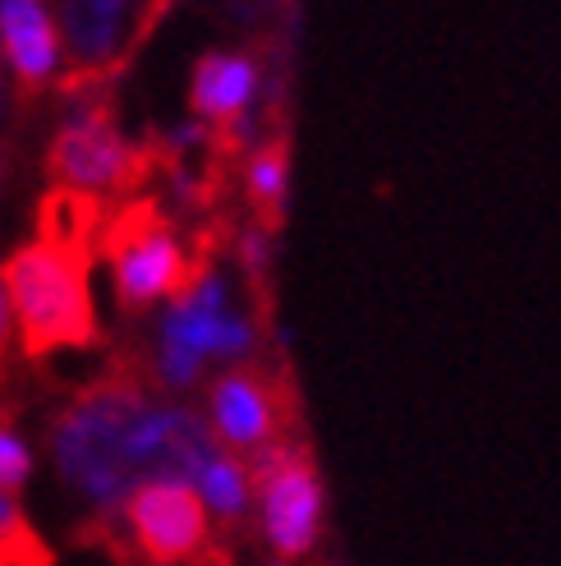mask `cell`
Segmentation results:
<instances>
[{
  "mask_svg": "<svg viewBox=\"0 0 561 566\" xmlns=\"http://www.w3.org/2000/svg\"><path fill=\"white\" fill-rule=\"evenodd\" d=\"M254 470V512L258 530L280 562H299L318 548L327 521V489L322 474L304 447L276 442L263 457L248 461Z\"/></svg>",
  "mask_w": 561,
  "mask_h": 566,
  "instance_id": "277c9868",
  "label": "cell"
},
{
  "mask_svg": "<svg viewBox=\"0 0 561 566\" xmlns=\"http://www.w3.org/2000/svg\"><path fill=\"white\" fill-rule=\"evenodd\" d=\"M10 116H14V93H10V78L0 70V134L10 129Z\"/></svg>",
  "mask_w": 561,
  "mask_h": 566,
  "instance_id": "e0dca14e",
  "label": "cell"
},
{
  "mask_svg": "<svg viewBox=\"0 0 561 566\" xmlns=\"http://www.w3.org/2000/svg\"><path fill=\"white\" fill-rule=\"evenodd\" d=\"M240 268L248 276H267L272 272V259H276V240H272V226H248V231L240 235Z\"/></svg>",
  "mask_w": 561,
  "mask_h": 566,
  "instance_id": "9a60e30c",
  "label": "cell"
},
{
  "mask_svg": "<svg viewBox=\"0 0 561 566\" xmlns=\"http://www.w3.org/2000/svg\"><path fill=\"white\" fill-rule=\"evenodd\" d=\"M216 451L208 415L166 401L134 378L83 387L51 423L61 484L106 521L148 484H193Z\"/></svg>",
  "mask_w": 561,
  "mask_h": 566,
  "instance_id": "6da1fadb",
  "label": "cell"
},
{
  "mask_svg": "<svg viewBox=\"0 0 561 566\" xmlns=\"http://www.w3.org/2000/svg\"><path fill=\"white\" fill-rule=\"evenodd\" d=\"M65 97H70V116L55 129L51 153H46V171L55 189L97 198V203L106 193H125L144 176L148 157L120 134L116 116H110V106L97 88H65Z\"/></svg>",
  "mask_w": 561,
  "mask_h": 566,
  "instance_id": "3957f363",
  "label": "cell"
},
{
  "mask_svg": "<svg viewBox=\"0 0 561 566\" xmlns=\"http://www.w3.org/2000/svg\"><path fill=\"white\" fill-rule=\"evenodd\" d=\"M263 97V65L248 51H208L189 74V106L193 120L208 129H235L254 120Z\"/></svg>",
  "mask_w": 561,
  "mask_h": 566,
  "instance_id": "30bf717a",
  "label": "cell"
},
{
  "mask_svg": "<svg viewBox=\"0 0 561 566\" xmlns=\"http://www.w3.org/2000/svg\"><path fill=\"white\" fill-rule=\"evenodd\" d=\"M0 61L10 65L19 88H46L65 65L55 10L38 6V0H0Z\"/></svg>",
  "mask_w": 561,
  "mask_h": 566,
  "instance_id": "8fae6325",
  "label": "cell"
},
{
  "mask_svg": "<svg viewBox=\"0 0 561 566\" xmlns=\"http://www.w3.org/2000/svg\"><path fill=\"white\" fill-rule=\"evenodd\" d=\"M88 259H93V249L42 235V231L38 240L19 244L6 259L0 281H6L14 327L28 355H51V350L97 342Z\"/></svg>",
  "mask_w": 561,
  "mask_h": 566,
  "instance_id": "7a4b0ae2",
  "label": "cell"
},
{
  "mask_svg": "<svg viewBox=\"0 0 561 566\" xmlns=\"http://www.w3.org/2000/svg\"><path fill=\"white\" fill-rule=\"evenodd\" d=\"M161 6H129V0H70L55 10L65 42L70 74L61 88H102L152 33Z\"/></svg>",
  "mask_w": 561,
  "mask_h": 566,
  "instance_id": "52a82bcc",
  "label": "cell"
},
{
  "mask_svg": "<svg viewBox=\"0 0 561 566\" xmlns=\"http://www.w3.org/2000/svg\"><path fill=\"white\" fill-rule=\"evenodd\" d=\"M208 429L231 457H263L267 447H276L280 429L272 387L248 369L216 374L208 387Z\"/></svg>",
  "mask_w": 561,
  "mask_h": 566,
  "instance_id": "9c48e42d",
  "label": "cell"
},
{
  "mask_svg": "<svg viewBox=\"0 0 561 566\" xmlns=\"http://www.w3.org/2000/svg\"><path fill=\"white\" fill-rule=\"evenodd\" d=\"M10 332H14V308H10V295H6V281H0V350H6Z\"/></svg>",
  "mask_w": 561,
  "mask_h": 566,
  "instance_id": "2e32d148",
  "label": "cell"
},
{
  "mask_svg": "<svg viewBox=\"0 0 561 566\" xmlns=\"http://www.w3.org/2000/svg\"><path fill=\"white\" fill-rule=\"evenodd\" d=\"M134 548L144 553L152 566H180L193 562L208 548L212 516L193 484H148L138 489L125 512H120Z\"/></svg>",
  "mask_w": 561,
  "mask_h": 566,
  "instance_id": "ba28073f",
  "label": "cell"
},
{
  "mask_svg": "<svg viewBox=\"0 0 561 566\" xmlns=\"http://www.w3.org/2000/svg\"><path fill=\"white\" fill-rule=\"evenodd\" d=\"M193 493L203 497L212 521L235 525V521H244L248 512H254V470H248L244 457L216 451V457L199 470V479H193Z\"/></svg>",
  "mask_w": 561,
  "mask_h": 566,
  "instance_id": "7c38bea8",
  "label": "cell"
},
{
  "mask_svg": "<svg viewBox=\"0 0 561 566\" xmlns=\"http://www.w3.org/2000/svg\"><path fill=\"white\" fill-rule=\"evenodd\" d=\"M102 249L110 259V281H116V295L125 308L171 304L199 272L184 240L152 208H129L125 217L106 221Z\"/></svg>",
  "mask_w": 561,
  "mask_h": 566,
  "instance_id": "5b68a950",
  "label": "cell"
},
{
  "mask_svg": "<svg viewBox=\"0 0 561 566\" xmlns=\"http://www.w3.org/2000/svg\"><path fill=\"white\" fill-rule=\"evenodd\" d=\"M267 566H295V562H280V557H272V562H267Z\"/></svg>",
  "mask_w": 561,
  "mask_h": 566,
  "instance_id": "ac0fdd59",
  "label": "cell"
},
{
  "mask_svg": "<svg viewBox=\"0 0 561 566\" xmlns=\"http://www.w3.org/2000/svg\"><path fill=\"white\" fill-rule=\"evenodd\" d=\"M157 350H180L199 364H240L258 350V323L235 308L231 281L221 268H199L184 295L166 304L161 327H157Z\"/></svg>",
  "mask_w": 561,
  "mask_h": 566,
  "instance_id": "8992f818",
  "label": "cell"
},
{
  "mask_svg": "<svg viewBox=\"0 0 561 566\" xmlns=\"http://www.w3.org/2000/svg\"><path fill=\"white\" fill-rule=\"evenodd\" d=\"M33 474V447H28L14 429H0V493H14Z\"/></svg>",
  "mask_w": 561,
  "mask_h": 566,
  "instance_id": "5bb4252c",
  "label": "cell"
},
{
  "mask_svg": "<svg viewBox=\"0 0 561 566\" xmlns=\"http://www.w3.org/2000/svg\"><path fill=\"white\" fill-rule=\"evenodd\" d=\"M244 189L254 198V208L263 212V226L280 221L290 203V153L286 144H258L244 161Z\"/></svg>",
  "mask_w": 561,
  "mask_h": 566,
  "instance_id": "4fadbf2b",
  "label": "cell"
}]
</instances>
